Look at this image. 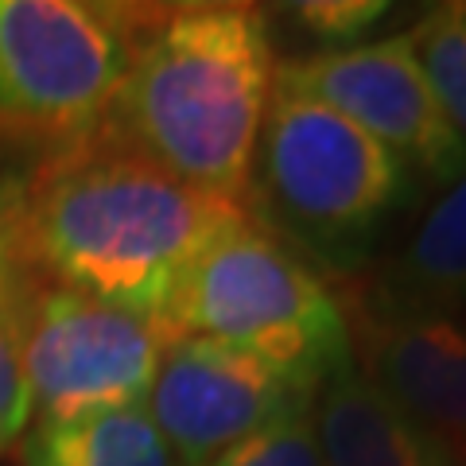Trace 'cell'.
<instances>
[{
    "label": "cell",
    "instance_id": "1",
    "mask_svg": "<svg viewBox=\"0 0 466 466\" xmlns=\"http://www.w3.org/2000/svg\"><path fill=\"white\" fill-rule=\"evenodd\" d=\"M241 222V207L171 179L101 125L39 171L32 260L58 288L164 330L195 260Z\"/></svg>",
    "mask_w": 466,
    "mask_h": 466
},
{
    "label": "cell",
    "instance_id": "2",
    "mask_svg": "<svg viewBox=\"0 0 466 466\" xmlns=\"http://www.w3.org/2000/svg\"><path fill=\"white\" fill-rule=\"evenodd\" d=\"M272 90L276 47L260 8L156 5L101 125L171 179L241 207Z\"/></svg>",
    "mask_w": 466,
    "mask_h": 466
},
{
    "label": "cell",
    "instance_id": "3",
    "mask_svg": "<svg viewBox=\"0 0 466 466\" xmlns=\"http://www.w3.org/2000/svg\"><path fill=\"white\" fill-rule=\"evenodd\" d=\"M249 195L276 241L330 276L373 257L377 238L416 195L412 171L323 101L276 86Z\"/></svg>",
    "mask_w": 466,
    "mask_h": 466
},
{
    "label": "cell",
    "instance_id": "4",
    "mask_svg": "<svg viewBox=\"0 0 466 466\" xmlns=\"http://www.w3.org/2000/svg\"><path fill=\"white\" fill-rule=\"evenodd\" d=\"M164 339L222 342L308 392L354 370L342 303L308 260L249 218L195 260L164 319Z\"/></svg>",
    "mask_w": 466,
    "mask_h": 466
},
{
    "label": "cell",
    "instance_id": "5",
    "mask_svg": "<svg viewBox=\"0 0 466 466\" xmlns=\"http://www.w3.org/2000/svg\"><path fill=\"white\" fill-rule=\"evenodd\" d=\"M152 8L0 0V133L82 140L101 128Z\"/></svg>",
    "mask_w": 466,
    "mask_h": 466
},
{
    "label": "cell",
    "instance_id": "6",
    "mask_svg": "<svg viewBox=\"0 0 466 466\" xmlns=\"http://www.w3.org/2000/svg\"><path fill=\"white\" fill-rule=\"evenodd\" d=\"M164 346L156 323L82 291L51 288L35 296L24 366L39 424L140 408Z\"/></svg>",
    "mask_w": 466,
    "mask_h": 466
},
{
    "label": "cell",
    "instance_id": "7",
    "mask_svg": "<svg viewBox=\"0 0 466 466\" xmlns=\"http://www.w3.org/2000/svg\"><path fill=\"white\" fill-rule=\"evenodd\" d=\"M276 86L342 113L435 187L466 171V140L440 109L408 35L291 58L276 66Z\"/></svg>",
    "mask_w": 466,
    "mask_h": 466
},
{
    "label": "cell",
    "instance_id": "8",
    "mask_svg": "<svg viewBox=\"0 0 466 466\" xmlns=\"http://www.w3.org/2000/svg\"><path fill=\"white\" fill-rule=\"evenodd\" d=\"M311 404L315 392L284 381L249 354L210 339H171L144 412L179 466H207L276 420L308 416Z\"/></svg>",
    "mask_w": 466,
    "mask_h": 466
},
{
    "label": "cell",
    "instance_id": "9",
    "mask_svg": "<svg viewBox=\"0 0 466 466\" xmlns=\"http://www.w3.org/2000/svg\"><path fill=\"white\" fill-rule=\"evenodd\" d=\"M354 366L466 466V327L447 311L361 299Z\"/></svg>",
    "mask_w": 466,
    "mask_h": 466
},
{
    "label": "cell",
    "instance_id": "10",
    "mask_svg": "<svg viewBox=\"0 0 466 466\" xmlns=\"http://www.w3.org/2000/svg\"><path fill=\"white\" fill-rule=\"evenodd\" d=\"M315 440L327 466H459V459L400 412L358 366L315 392Z\"/></svg>",
    "mask_w": 466,
    "mask_h": 466
},
{
    "label": "cell",
    "instance_id": "11",
    "mask_svg": "<svg viewBox=\"0 0 466 466\" xmlns=\"http://www.w3.org/2000/svg\"><path fill=\"white\" fill-rule=\"evenodd\" d=\"M366 299L447 315L466 308V171L443 187L389 276Z\"/></svg>",
    "mask_w": 466,
    "mask_h": 466
},
{
    "label": "cell",
    "instance_id": "12",
    "mask_svg": "<svg viewBox=\"0 0 466 466\" xmlns=\"http://www.w3.org/2000/svg\"><path fill=\"white\" fill-rule=\"evenodd\" d=\"M24 466H179L144 408L39 424L24 443Z\"/></svg>",
    "mask_w": 466,
    "mask_h": 466
},
{
    "label": "cell",
    "instance_id": "13",
    "mask_svg": "<svg viewBox=\"0 0 466 466\" xmlns=\"http://www.w3.org/2000/svg\"><path fill=\"white\" fill-rule=\"evenodd\" d=\"M408 43L440 109L466 140V5L431 8L408 32Z\"/></svg>",
    "mask_w": 466,
    "mask_h": 466
},
{
    "label": "cell",
    "instance_id": "14",
    "mask_svg": "<svg viewBox=\"0 0 466 466\" xmlns=\"http://www.w3.org/2000/svg\"><path fill=\"white\" fill-rule=\"evenodd\" d=\"M32 308H35L32 280L0 296V455L27 431V420L35 412L27 366H24Z\"/></svg>",
    "mask_w": 466,
    "mask_h": 466
},
{
    "label": "cell",
    "instance_id": "15",
    "mask_svg": "<svg viewBox=\"0 0 466 466\" xmlns=\"http://www.w3.org/2000/svg\"><path fill=\"white\" fill-rule=\"evenodd\" d=\"M39 171L0 159V296L27 284L32 265V202Z\"/></svg>",
    "mask_w": 466,
    "mask_h": 466
},
{
    "label": "cell",
    "instance_id": "16",
    "mask_svg": "<svg viewBox=\"0 0 466 466\" xmlns=\"http://www.w3.org/2000/svg\"><path fill=\"white\" fill-rule=\"evenodd\" d=\"M392 12L385 0H303L288 5L284 16L308 35L315 47L350 51L354 43Z\"/></svg>",
    "mask_w": 466,
    "mask_h": 466
},
{
    "label": "cell",
    "instance_id": "17",
    "mask_svg": "<svg viewBox=\"0 0 466 466\" xmlns=\"http://www.w3.org/2000/svg\"><path fill=\"white\" fill-rule=\"evenodd\" d=\"M308 416L276 420V424L260 428L249 440L226 447L207 466H327L315 440V424Z\"/></svg>",
    "mask_w": 466,
    "mask_h": 466
}]
</instances>
